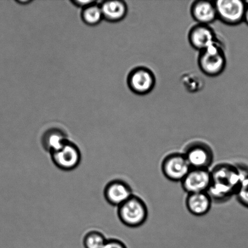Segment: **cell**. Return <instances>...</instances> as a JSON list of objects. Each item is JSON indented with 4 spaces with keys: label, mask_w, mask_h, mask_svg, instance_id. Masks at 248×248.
<instances>
[{
    "label": "cell",
    "mask_w": 248,
    "mask_h": 248,
    "mask_svg": "<svg viewBox=\"0 0 248 248\" xmlns=\"http://www.w3.org/2000/svg\"><path fill=\"white\" fill-rule=\"evenodd\" d=\"M211 182L207 193L213 202H227L235 196L243 179L248 174V167L243 165L221 163L211 170Z\"/></svg>",
    "instance_id": "6da1fadb"
},
{
    "label": "cell",
    "mask_w": 248,
    "mask_h": 248,
    "mask_svg": "<svg viewBox=\"0 0 248 248\" xmlns=\"http://www.w3.org/2000/svg\"><path fill=\"white\" fill-rule=\"evenodd\" d=\"M190 12L198 24L210 25L217 19L215 1L197 0L191 4Z\"/></svg>",
    "instance_id": "7c38bea8"
},
{
    "label": "cell",
    "mask_w": 248,
    "mask_h": 248,
    "mask_svg": "<svg viewBox=\"0 0 248 248\" xmlns=\"http://www.w3.org/2000/svg\"><path fill=\"white\" fill-rule=\"evenodd\" d=\"M103 248H127L125 244L120 240L108 239Z\"/></svg>",
    "instance_id": "ffe728a7"
},
{
    "label": "cell",
    "mask_w": 248,
    "mask_h": 248,
    "mask_svg": "<svg viewBox=\"0 0 248 248\" xmlns=\"http://www.w3.org/2000/svg\"><path fill=\"white\" fill-rule=\"evenodd\" d=\"M103 18L109 22L116 23L125 18L128 6L124 1H106L100 5Z\"/></svg>",
    "instance_id": "5bb4252c"
},
{
    "label": "cell",
    "mask_w": 248,
    "mask_h": 248,
    "mask_svg": "<svg viewBox=\"0 0 248 248\" xmlns=\"http://www.w3.org/2000/svg\"><path fill=\"white\" fill-rule=\"evenodd\" d=\"M217 18L229 26H236L244 20L246 2L241 0L215 1Z\"/></svg>",
    "instance_id": "52a82bcc"
},
{
    "label": "cell",
    "mask_w": 248,
    "mask_h": 248,
    "mask_svg": "<svg viewBox=\"0 0 248 248\" xmlns=\"http://www.w3.org/2000/svg\"><path fill=\"white\" fill-rule=\"evenodd\" d=\"M235 197L240 205L248 208V174L243 179Z\"/></svg>",
    "instance_id": "d6986e66"
},
{
    "label": "cell",
    "mask_w": 248,
    "mask_h": 248,
    "mask_svg": "<svg viewBox=\"0 0 248 248\" xmlns=\"http://www.w3.org/2000/svg\"><path fill=\"white\" fill-rule=\"evenodd\" d=\"M246 2V9H245V16H244V21L248 25V2Z\"/></svg>",
    "instance_id": "7402d4cb"
},
{
    "label": "cell",
    "mask_w": 248,
    "mask_h": 248,
    "mask_svg": "<svg viewBox=\"0 0 248 248\" xmlns=\"http://www.w3.org/2000/svg\"><path fill=\"white\" fill-rule=\"evenodd\" d=\"M53 164L63 171L76 169L81 160V151L74 142L68 140L62 148L50 153Z\"/></svg>",
    "instance_id": "ba28073f"
},
{
    "label": "cell",
    "mask_w": 248,
    "mask_h": 248,
    "mask_svg": "<svg viewBox=\"0 0 248 248\" xmlns=\"http://www.w3.org/2000/svg\"><path fill=\"white\" fill-rule=\"evenodd\" d=\"M107 240L103 233L98 231H91L84 237V247L85 248H103Z\"/></svg>",
    "instance_id": "ac0fdd59"
},
{
    "label": "cell",
    "mask_w": 248,
    "mask_h": 248,
    "mask_svg": "<svg viewBox=\"0 0 248 248\" xmlns=\"http://www.w3.org/2000/svg\"><path fill=\"white\" fill-rule=\"evenodd\" d=\"M211 182L210 169H191L181 183L184 190L191 194L208 192Z\"/></svg>",
    "instance_id": "9c48e42d"
},
{
    "label": "cell",
    "mask_w": 248,
    "mask_h": 248,
    "mask_svg": "<svg viewBox=\"0 0 248 248\" xmlns=\"http://www.w3.org/2000/svg\"><path fill=\"white\" fill-rule=\"evenodd\" d=\"M81 18L87 25L96 26L100 23L104 19L100 5L95 2L82 9Z\"/></svg>",
    "instance_id": "e0dca14e"
},
{
    "label": "cell",
    "mask_w": 248,
    "mask_h": 248,
    "mask_svg": "<svg viewBox=\"0 0 248 248\" xmlns=\"http://www.w3.org/2000/svg\"><path fill=\"white\" fill-rule=\"evenodd\" d=\"M191 169L183 153H172L163 159L161 170L170 181L181 182Z\"/></svg>",
    "instance_id": "8992f818"
},
{
    "label": "cell",
    "mask_w": 248,
    "mask_h": 248,
    "mask_svg": "<svg viewBox=\"0 0 248 248\" xmlns=\"http://www.w3.org/2000/svg\"><path fill=\"white\" fill-rule=\"evenodd\" d=\"M188 38L191 47L199 52L206 49L219 40L210 25L197 24L189 31Z\"/></svg>",
    "instance_id": "30bf717a"
},
{
    "label": "cell",
    "mask_w": 248,
    "mask_h": 248,
    "mask_svg": "<svg viewBox=\"0 0 248 248\" xmlns=\"http://www.w3.org/2000/svg\"><path fill=\"white\" fill-rule=\"evenodd\" d=\"M72 4L75 6L81 7L82 9L86 8V7L91 6V5L95 3L96 1H91V0H87V1H80V0H75V1H72Z\"/></svg>",
    "instance_id": "44dd1931"
},
{
    "label": "cell",
    "mask_w": 248,
    "mask_h": 248,
    "mask_svg": "<svg viewBox=\"0 0 248 248\" xmlns=\"http://www.w3.org/2000/svg\"><path fill=\"white\" fill-rule=\"evenodd\" d=\"M68 140L67 135L62 131L53 128L44 134L41 143L44 149L50 154L59 150Z\"/></svg>",
    "instance_id": "9a60e30c"
},
{
    "label": "cell",
    "mask_w": 248,
    "mask_h": 248,
    "mask_svg": "<svg viewBox=\"0 0 248 248\" xmlns=\"http://www.w3.org/2000/svg\"><path fill=\"white\" fill-rule=\"evenodd\" d=\"M19 4H21L22 5H26L29 3H30L31 1H29V0H25V1H22V0H19V1H18Z\"/></svg>",
    "instance_id": "603a6c76"
},
{
    "label": "cell",
    "mask_w": 248,
    "mask_h": 248,
    "mask_svg": "<svg viewBox=\"0 0 248 248\" xmlns=\"http://www.w3.org/2000/svg\"><path fill=\"white\" fill-rule=\"evenodd\" d=\"M156 84L154 72L149 68L138 66L129 73L127 84L129 89L138 95H145L153 91Z\"/></svg>",
    "instance_id": "5b68a950"
},
{
    "label": "cell",
    "mask_w": 248,
    "mask_h": 248,
    "mask_svg": "<svg viewBox=\"0 0 248 248\" xmlns=\"http://www.w3.org/2000/svg\"><path fill=\"white\" fill-rule=\"evenodd\" d=\"M180 81L185 89L189 93H197L205 87V81L195 72L184 73L180 78Z\"/></svg>",
    "instance_id": "2e32d148"
},
{
    "label": "cell",
    "mask_w": 248,
    "mask_h": 248,
    "mask_svg": "<svg viewBox=\"0 0 248 248\" xmlns=\"http://www.w3.org/2000/svg\"><path fill=\"white\" fill-rule=\"evenodd\" d=\"M183 153L191 169H210L215 159L212 148L201 140L188 143Z\"/></svg>",
    "instance_id": "277c9868"
},
{
    "label": "cell",
    "mask_w": 248,
    "mask_h": 248,
    "mask_svg": "<svg viewBox=\"0 0 248 248\" xmlns=\"http://www.w3.org/2000/svg\"><path fill=\"white\" fill-rule=\"evenodd\" d=\"M227 62L224 47L220 40L210 47L199 52V67L206 76H219L224 72Z\"/></svg>",
    "instance_id": "7a4b0ae2"
},
{
    "label": "cell",
    "mask_w": 248,
    "mask_h": 248,
    "mask_svg": "<svg viewBox=\"0 0 248 248\" xmlns=\"http://www.w3.org/2000/svg\"><path fill=\"white\" fill-rule=\"evenodd\" d=\"M130 185L122 179H115L106 185L104 196L109 204L114 206L122 205L133 195Z\"/></svg>",
    "instance_id": "8fae6325"
},
{
    "label": "cell",
    "mask_w": 248,
    "mask_h": 248,
    "mask_svg": "<svg viewBox=\"0 0 248 248\" xmlns=\"http://www.w3.org/2000/svg\"><path fill=\"white\" fill-rule=\"evenodd\" d=\"M213 203L207 192L188 194L186 205L189 213L195 216H203L209 213Z\"/></svg>",
    "instance_id": "4fadbf2b"
},
{
    "label": "cell",
    "mask_w": 248,
    "mask_h": 248,
    "mask_svg": "<svg viewBox=\"0 0 248 248\" xmlns=\"http://www.w3.org/2000/svg\"><path fill=\"white\" fill-rule=\"evenodd\" d=\"M118 216L121 222L129 228H138L147 221L148 210L147 204L140 197L133 194L118 207Z\"/></svg>",
    "instance_id": "3957f363"
}]
</instances>
